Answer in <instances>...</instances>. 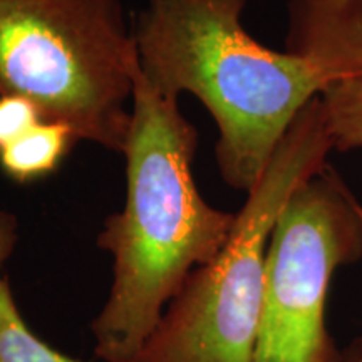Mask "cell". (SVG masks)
Segmentation results:
<instances>
[{"label": "cell", "instance_id": "cell-1", "mask_svg": "<svg viewBox=\"0 0 362 362\" xmlns=\"http://www.w3.org/2000/svg\"><path fill=\"white\" fill-rule=\"evenodd\" d=\"M197 148L180 99L158 93L139 71L123 151L124 205L96 238L112 260L110 296L90 322L99 361H133L189 275L228 242L237 214L203 198L193 176Z\"/></svg>", "mask_w": 362, "mask_h": 362}, {"label": "cell", "instance_id": "cell-2", "mask_svg": "<svg viewBox=\"0 0 362 362\" xmlns=\"http://www.w3.org/2000/svg\"><path fill=\"white\" fill-rule=\"evenodd\" d=\"M247 0H146L133 25L139 71L158 93L198 98L215 119L221 178L248 192L285 133L332 79L307 59L257 42Z\"/></svg>", "mask_w": 362, "mask_h": 362}, {"label": "cell", "instance_id": "cell-3", "mask_svg": "<svg viewBox=\"0 0 362 362\" xmlns=\"http://www.w3.org/2000/svg\"><path fill=\"white\" fill-rule=\"evenodd\" d=\"M139 57L123 0H0V96L123 155Z\"/></svg>", "mask_w": 362, "mask_h": 362}, {"label": "cell", "instance_id": "cell-4", "mask_svg": "<svg viewBox=\"0 0 362 362\" xmlns=\"http://www.w3.org/2000/svg\"><path fill=\"white\" fill-rule=\"evenodd\" d=\"M330 149L322 103L315 98L247 192L228 242L189 275L131 362H253L270 235L296 189L325 168Z\"/></svg>", "mask_w": 362, "mask_h": 362}, {"label": "cell", "instance_id": "cell-5", "mask_svg": "<svg viewBox=\"0 0 362 362\" xmlns=\"http://www.w3.org/2000/svg\"><path fill=\"white\" fill-rule=\"evenodd\" d=\"M362 257V206L324 168L300 185L270 235L253 362H347L325 325L329 285Z\"/></svg>", "mask_w": 362, "mask_h": 362}, {"label": "cell", "instance_id": "cell-6", "mask_svg": "<svg viewBox=\"0 0 362 362\" xmlns=\"http://www.w3.org/2000/svg\"><path fill=\"white\" fill-rule=\"evenodd\" d=\"M287 51L332 81L362 78V0H291Z\"/></svg>", "mask_w": 362, "mask_h": 362}, {"label": "cell", "instance_id": "cell-7", "mask_svg": "<svg viewBox=\"0 0 362 362\" xmlns=\"http://www.w3.org/2000/svg\"><path fill=\"white\" fill-rule=\"evenodd\" d=\"M19 242V220L0 210V362H83L44 342L22 317L4 267Z\"/></svg>", "mask_w": 362, "mask_h": 362}, {"label": "cell", "instance_id": "cell-8", "mask_svg": "<svg viewBox=\"0 0 362 362\" xmlns=\"http://www.w3.org/2000/svg\"><path fill=\"white\" fill-rule=\"evenodd\" d=\"M78 141L69 126L44 119L0 151V168L16 183H33L54 173Z\"/></svg>", "mask_w": 362, "mask_h": 362}, {"label": "cell", "instance_id": "cell-9", "mask_svg": "<svg viewBox=\"0 0 362 362\" xmlns=\"http://www.w3.org/2000/svg\"><path fill=\"white\" fill-rule=\"evenodd\" d=\"M332 148L362 146V78L339 79L320 93Z\"/></svg>", "mask_w": 362, "mask_h": 362}, {"label": "cell", "instance_id": "cell-10", "mask_svg": "<svg viewBox=\"0 0 362 362\" xmlns=\"http://www.w3.org/2000/svg\"><path fill=\"white\" fill-rule=\"evenodd\" d=\"M44 121L42 112L29 99L7 94L0 96V151Z\"/></svg>", "mask_w": 362, "mask_h": 362}, {"label": "cell", "instance_id": "cell-11", "mask_svg": "<svg viewBox=\"0 0 362 362\" xmlns=\"http://www.w3.org/2000/svg\"><path fill=\"white\" fill-rule=\"evenodd\" d=\"M347 362H362V339H359L347 354Z\"/></svg>", "mask_w": 362, "mask_h": 362}]
</instances>
